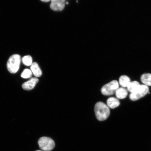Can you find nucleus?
<instances>
[{"label":"nucleus","instance_id":"0eeeda50","mask_svg":"<svg viewBox=\"0 0 151 151\" xmlns=\"http://www.w3.org/2000/svg\"><path fill=\"white\" fill-rule=\"evenodd\" d=\"M39 82V80L36 77H33L29 81L24 83L22 85L23 89L26 90H30L35 88V85Z\"/></svg>","mask_w":151,"mask_h":151},{"label":"nucleus","instance_id":"9d476101","mask_svg":"<svg viewBox=\"0 0 151 151\" xmlns=\"http://www.w3.org/2000/svg\"><path fill=\"white\" fill-rule=\"evenodd\" d=\"M116 95L117 98L120 99H125L128 95V91L124 88H118L116 91Z\"/></svg>","mask_w":151,"mask_h":151},{"label":"nucleus","instance_id":"39448f33","mask_svg":"<svg viewBox=\"0 0 151 151\" xmlns=\"http://www.w3.org/2000/svg\"><path fill=\"white\" fill-rule=\"evenodd\" d=\"M118 82L116 80L111 81L110 82L104 85L101 88V92L103 95L110 96L116 93V91L119 88Z\"/></svg>","mask_w":151,"mask_h":151},{"label":"nucleus","instance_id":"f03ea898","mask_svg":"<svg viewBox=\"0 0 151 151\" xmlns=\"http://www.w3.org/2000/svg\"><path fill=\"white\" fill-rule=\"evenodd\" d=\"M21 58L18 54H14L9 58L7 63V67L9 73H16L19 69Z\"/></svg>","mask_w":151,"mask_h":151},{"label":"nucleus","instance_id":"2eb2a0df","mask_svg":"<svg viewBox=\"0 0 151 151\" xmlns=\"http://www.w3.org/2000/svg\"><path fill=\"white\" fill-rule=\"evenodd\" d=\"M32 76V73L31 70L26 69H24L22 73L21 76L24 78H31Z\"/></svg>","mask_w":151,"mask_h":151},{"label":"nucleus","instance_id":"7ed1b4c3","mask_svg":"<svg viewBox=\"0 0 151 151\" xmlns=\"http://www.w3.org/2000/svg\"><path fill=\"white\" fill-rule=\"evenodd\" d=\"M39 147L41 150L44 151L52 150L55 146L53 140L50 137H42L38 141Z\"/></svg>","mask_w":151,"mask_h":151},{"label":"nucleus","instance_id":"1a4fd4ad","mask_svg":"<svg viewBox=\"0 0 151 151\" xmlns=\"http://www.w3.org/2000/svg\"><path fill=\"white\" fill-rule=\"evenodd\" d=\"M31 70L35 76L40 77L42 75V72L37 62H33L31 65Z\"/></svg>","mask_w":151,"mask_h":151},{"label":"nucleus","instance_id":"f8f14e48","mask_svg":"<svg viewBox=\"0 0 151 151\" xmlns=\"http://www.w3.org/2000/svg\"><path fill=\"white\" fill-rule=\"evenodd\" d=\"M140 86L139 83L136 81L130 82L127 86L128 91L132 93L136 90Z\"/></svg>","mask_w":151,"mask_h":151},{"label":"nucleus","instance_id":"dca6fc26","mask_svg":"<svg viewBox=\"0 0 151 151\" xmlns=\"http://www.w3.org/2000/svg\"><path fill=\"white\" fill-rule=\"evenodd\" d=\"M40 1L44 2H47L51 1V0H40Z\"/></svg>","mask_w":151,"mask_h":151},{"label":"nucleus","instance_id":"4468645a","mask_svg":"<svg viewBox=\"0 0 151 151\" xmlns=\"http://www.w3.org/2000/svg\"><path fill=\"white\" fill-rule=\"evenodd\" d=\"M22 61L24 65L27 66H31L33 63L32 58L30 55H26L23 57Z\"/></svg>","mask_w":151,"mask_h":151},{"label":"nucleus","instance_id":"9b49d317","mask_svg":"<svg viewBox=\"0 0 151 151\" xmlns=\"http://www.w3.org/2000/svg\"><path fill=\"white\" fill-rule=\"evenodd\" d=\"M141 81L144 85L147 86H151V74L144 73L141 76Z\"/></svg>","mask_w":151,"mask_h":151},{"label":"nucleus","instance_id":"423d86ee","mask_svg":"<svg viewBox=\"0 0 151 151\" xmlns=\"http://www.w3.org/2000/svg\"><path fill=\"white\" fill-rule=\"evenodd\" d=\"M65 0H51L50 7L54 11H61L65 8Z\"/></svg>","mask_w":151,"mask_h":151},{"label":"nucleus","instance_id":"f3484780","mask_svg":"<svg viewBox=\"0 0 151 151\" xmlns=\"http://www.w3.org/2000/svg\"><path fill=\"white\" fill-rule=\"evenodd\" d=\"M66 4H69V3H68V2H66Z\"/></svg>","mask_w":151,"mask_h":151},{"label":"nucleus","instance_id":"6ab92c4d","mask_svg":"<svg viewBox=\"0 0 151 151\" xmlns=\"http://www.w3.org/2000/svg\"></svg>","mask_w":151,"mask_h":151},{"label":"nucleus","instance_id":"20e7f679","mask_svg":"<svg viewBox=\"0 0 151 151\" xmlns=\"http://www.w3.org/2000/svg\"><path fill=\"white\" fill-rule=\"evenodd\" d=\"M149 88L145 85L139 86L137 89L130 94L129 99L132 101H136L140 99L148 93Z\"/></svg>","mask_w":151,"mask_h":151},{"label":"nucleus","instance_id":"6e6552de","mask_svg":"<svg viewBox=\"0 0 151 151\" xmlns=\"http://www.w3.org/2000/svg\"><path fill=\"white\" fill-rule=\"evenodd\" d=\"M107 104L109 108L114 109L118 107L120 105V103L117 98L112 97L109 98L107 99Z\"/></svg>","mask_w":151,"mask_h":151},{"label":"nucleus","instance_id":"a211bd4d","mask_svg":"<svg viewBox=\"0 0 151 151\" xmlns=\"http://www.w3.org/2000/svg\"><path fill=\"white\" fill-rule=\"evenodd\" d=\"M42 151L38 150H37V151Z\"/></svg>","mask_w":151,"mask_h":151},{"label":"nucleus","instance_id":"ddd939ff","mask_svg":"<svg viewBox=\"0 0 151 151\" xmlns=\"http://www.w3.org/2000/svg\"><path fill=\"white\" fill-rule=\"evenodd\" d=\"M131 82L129 77L125 75L122 76L119 79V82L122 88L127 87V85Z\"/></svg>","mask_w":151,"mask_h":151},{"label":"nucleus","instance_id":"f257e3e1","mask_svg":"<svg viewBox=\"0 0 151 151\" xmlns=\"http://www.w3.org/2000/svg\"><path fill=\"white\" fill-rule=\"evenodd\" d=\"M94 111L96 118L100 121L107 119L110 114V110L109 107L102 102H99L96 104Z\"/></svg>","mask_w":151,"mask_h":151}]
</instances>
